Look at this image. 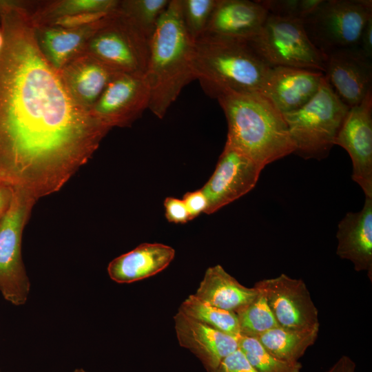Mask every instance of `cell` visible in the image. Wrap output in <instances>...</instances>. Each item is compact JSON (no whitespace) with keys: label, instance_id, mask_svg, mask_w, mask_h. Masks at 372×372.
Instances as JSON below:
<instances>
[{"label":"cell","instance_id":"obj_30","mask_svg":"<svg viewBox=\"0 0 372 372\" xmlns=\"http://www.w3.org/2000/svg\"><path fill=\"white\" fill-rule=\"evenodd\" d=\"M322 0H260L269 14L303 21Z\"/></svg>","mask_w":372,"mask_h":372},{"label":"cell","instance_id":"obj_38","mask_svg":"<svg viewBox=\"0 0 372 372\" xmlns=\"http://www.w3.org/2000/svg\"><path fill=\"white\" fill-rule=\"evenodd\" d=\"M3 37L1 30L0 28V52L3 47Z\"/></svg>","mask_w":372,"mask_h":372},{"label":"cell","instance_id":"obj_27","mask_svg":"<svg viewBox=\"0 0 372 372\" xmlns=\"http://www.w3.org/2000/svg\"><path fill=\"white\" fill-rule=\"evenodd\" d=\"M238 344V349L258 372L301 371L302 366L300 362L290 363L276 358L256 338L240 335Z\"/></svg>","mask_w":372,"mask_h":372},{"label":"cell","instance_id":"obj_34","mask_svg":"<svg viewBox=\"0 0 372 372\" xmlns=\"http://www.w3.org/2000/svg\"><path fill=\"white\" fill-rule=\"evenodd\" d=\"M182 200L187 209L190 220H193L202 213L205 214L208 202L200 189L185 193Z\"/></svg>","mask_w":372,"mask_h":372},{"label":"cell","instance_id":"obj_8","mask_svg":"<svg viewBox=\"0 0 372 372\" xmlns=\"http://www.w3.org/2000/svg\"><path fill=\"white\" fill-rule=\"evenodd\" d=\"M371 17V0H322L302 23L312 43L327 55L358 46Z\"/></svg>","mask_w":372,"mask_h":372},{"label":"cell","instance_id":"obj_14","mask_svg":"<svg viewBox=\"0 0 372 372\" xmlns=\"http://www.w3.org/2000/svg\"><path fill=\"white\" fill-rule=\"evenodd\" d=\"M371 61L358 46L327 54L324 78L339 99L350 108L360 103L372 92Z\"/></svg>","mask_w":372,"mask_h":372},{"label":"cell","instance_id":"obj_32","mask_svg":"<svg viewBox=\"0 0 372 372\" xmlns=\"http://www.w3.org/2000/svg\"><path fill=\"white\" fill-rule=\"evenodd\" d=\"M167 220L174 224H185L191 220L187 209L182 199L169 196L164 200Z\"/></svg>","mask_w":372,"mask_h":372},{"label":"cell","instance_id":"obj_36","mask_svg":"<svg viewBox=\"0 0 372 372\" xmlns=\"http://www.w3.org/2000/svg\"><path fill=\"white\" fill-rule=\"evenodd\" d=\"M14 194V189L0 183V221L8 209Z\"/></svg>","mask_w":372,"mask_h":372},{"label":"cell","instance_id":"obj_31","mask_svg":"<svg viewBox=\"0 0 372 372\" xmlns=\"http://www.w3.org/2000/svg\"><path fill=\"white\" fill-rule=\"evenodd\" d=\"M110 12H85L69 16H64L55 19L43 25L58 26L64 28H81L89 25L101 20Z\"/></svg>","mask_w":372,"mask_h":372},{"label":"cell","instance_id":"obj_29","mask_svg":"<svg viewBox=\"0 0 372 372\" xmlns=\"http://www.w3.org/2000/svg\"><path fill=\"white\" fill-rule=\"evenodd\" d=\"M218 0H180L184 25L194 41L202 37Z\"/></svg>","mask_w":372,"mask_h":372},{"label":"cell","instance_id":"obj_18","mask_svg":"<svg viewBox=\"0 0 372 372\" xmlns=\"http://www.w3.org/2000/svg\"><path fill=\"white\" fill-rule=\"evenodd\" d=\"M57 72L72 100L87 112L118 73L85 52L71 59Z\"/></svg>","mask_w":372,"mask_h":372},{"label":"cell","instance_id":"obj_2","mask_svg":"<svg viewBox=\"0 0 372 372\" xmlns=\"http://www.w3.org/2000/svg\"><path fill=\"white\" fill-rule=\"evenodd\" d=\"M145 77L150 90L149 108L163 118L185 86L196 79L195 41L181 16L180 0H170L149 41Z\"/></svg>","mask_w":372,"mask_h":372},{"label":"cell","instance_id":"obj_6","mask_svg":"<svg viewBox=\"0 0 372 372\" xmlns=\"http://www.w3.org/2000/svg\"><path fill=\"white\" fill-rule=\"evenodd\" d=\"M149 41L136 24L117 8L102 19L83 52L118 73L145 75Z\"/></svg>","mask_w":372,"mask_h":372},{"label":"cell","instance_id":"obj_20","mask_svg":"<svg viewBox=\"0 0 372 372\" xmlns=\"http://www.w3.org/2000/svg\"><path fill=\"white\" fill-rule=\"evenodd\" d=\"M175 250L161 243H143L112 260L107 272L118 283H131L153 276L173 260Z\"/></svg>","mask_w":372,"mask_h":372},{"label":"cell","instance_id":"obj_9","mask_svg":"<svg viewBox=\"0 0 372 372\" xmlns=\"http://www.w3.org/2000/svg\"><path fill=\"white\" fill-rule=\"evenodd\" d=\"M35 201L14 189L8 209L0 221V291L14 305L25 303L30 284L21 258L22 232Z\"/></svg>","mask_w":372,"mask_h":372},{"label":"cell","instance_id":"obj_4","mask_svg":"<svg viewBox=\"0 0 372 372\" xmlns=\"http://www.w3.org/2000/svg\"><path fill=\"white\" fill-rule=\"evenodd\" d=\"M194 73L209 97L260 92L271 68L245 41L203 36L195 41Z\"/></svg>","mask_w":372,"mask_h":372},{"label":"cell","instance_id":"obj_10","mask_svg":"<svg viewBox=\"0 0 372 372\" xmlns=\"http://www.w3.org/2000/svg\"><path fill=\"white\" fill-rule=\"evenodd\" d=\"M264 166L227 141L215 170L200 189L211 214L249 192L256 185Z\"/></svg>","mask_w":372,"mask_h":372},{"label":"cell","instance_id":"obj_19","mask_svg":"<svg viewBox=\"0 0 372 372\" xmlns=\"http://www.w3.org/2000/svg\"><path fill=\"white\" fill-rule=\"evenodd\" d=\"M337 255L351 261L357 271H366L372 280V198L365 197L359 211L348 212L336 232Z\"/></svg>","mask_w":372,"mask_h":372},{"label":"cell","instance_id":"obj_33","mask_svg":"<svg viewBox=\"0 0 372 372\" xmlns=\"http://www.w3.org/2000/svg\"><path fill=\"white\" fill-rule=\"evenodd\" d=\"M214 372H258L240 349L227 356Z\"/></svg>","mask_w":372,"mask_h":372},{"label":"cell","instance_id":"obj_39","mask_svg":"<svg viewBox=\"0 0 372 372\" xmlns=\"http://www.w3.org/2000/svg\"><path fill=\"white\" fill-rule=\"evenodd\" d=\"M74 372H88L85 370H84L83 369L81 368V369H76Z\"/></svg>","mask_w":372,"mask_h":372},{"label":"cell","instance_id":"obj_22","mask_svg":"<svg viewBox=\"0 0 372 372\" xmlns=\"http://www.w3.org/2000/svg\"><path fill=\"white\" fill-rule=\"evenodd\" d=\"M256 286L247 287L220 265L207 269L194 294L200 300L218 308L236 313L257 295Z\"/></svg>","mask_w":372,"mask_h":372},{"label":"cell","instance_id":"obj_17","mask_svg":"<svg viewBox=\"0 0 372 372\" xmlns=\"http://www.w3.org/2000/svg\"><path fill=\"white\" fill-rule=\"evenodd\" d=\"M269 12L260 1L218 0L203 36L249 41Z\"/></svg>","mask_w":372,"mask_h":372},{"label":"cell","instance_id":"obj_13","mask_svg":"<svg viewBox=\"0 0 372 372\" xmlns=\"http://www.w3.org/2000/svg\"><path fill=\"white\" fill-rule=\"evenodd\" d=\"M352 163L351 177L372 198V92L351 107L335 140Z\"/></svg>","mask_w":372,"mask_h":372},{"label":"cell","instance_id":"obj_26","mask_svg":"<svg viewBox=\"0 0 372 372\" xmlns=\"http://www.w3.org/2000/svg\"><path fill=\"white\" fill-rule=\"evenodd\" d=\"M256 287L258 289L256 297L236 313L241 335L252 338H256L270 329L278 327L265 293Z\"/></svg>","mask_w":372,"mask_h":372},{"label":"cell","instance_id":"obj_7","mask_svg":"<svg viewBox=\"0 0 372 372\" xmlns=\"http://www.w3.org/2000/svg\"><path fill=\"white\" fill-rule=\"evenodd\" d=\"M248 43L271 67L324 72L327 55L312 43L302 21L269 14L259 32Z\"/></svg>","mask_w":372,"mask_h":372},{"label":"cell","instance_id":"obj_5","mask_svg":"<svg viewBox=\"0 0 372 372\" xmlns=\"http://www.w3.org/2000/svg\"><path fill=\"white\" fill-rule=\"evenodd\" d=\"M349 109L324 76L318 92L307 103L282 114L295 145L294 154L304 159L327 158Z\"/></svg>","mask_w":372,"mask_h":372},{"label":"cell","instance_id":"obj_21","mask_svg":"<svg viewBox=\"0 0 372 372\" xmlns=\"http://www.w3.org/2000/svg\"><path fill=\"white\" fill-rule=\"evenodd\" d=\"M103 19L89 25L76 28L34 25L38 46L45 59L59 71L71 59L83 53L88 39Z\"/></svg>","mask_w":372,"mask_h":372},{"label":"cell","instance_id":"obj_16","mask_svg":"<svg viewBox=\"0 0 372 372\" xmlns=\"http://www.w3.org/2000/svg\"><path fill=\"white\" fill-rule=\"evenodd\" d=\"M179 344L193 353L207 372L238 349V338L196 321L180 311L174 317Z\"/></svg>","mask_w":372,"mask_h":372},{"label":"cell","instance_id":"obj_35","mask_svg":"<svg viewBox=\"0 0 372 372\" xmlns=\"http://www.w3.org/2000/svg\"><path fill=\"white\" fill-rule=\"evenodd\" d=\"M358 48L370 59H372V17L366 21L360 37Z\"/></svg>","mask_w":372,"mask_h":372},{"label":"cell","instance_id":"obj_3","mask_svg":"<svg viewBox=\"0 0 372 372\" xmlns=\"http://www.w3.org/2000/svg\"><path fill=\"white\" fill-rule=\"evenodd\" d=\"M225 115L226 141L265 166L295 152L283 115L260 92H229L217 99Z\"/></svg>","mask_w":372,"mask_h":372},{"label":"cell","instance_id":"obj_23","mask_svg":"<svg viewBox=\"0 0 372 372\" xmlns=\"http://www.w3.org/2000/svg\"><path fill=\"white\" fill-rule=\"evenodd\" d=\"M318 332L319 329L295 330L278 327L256 338L276 358L296 363L306 350L315 343Z\"/></svg>","mask_w":372,"mask_h":372},{"label":"cell","instance_id":"obj_15","mask_svg":"<svg viewBox=\"0 0 372 372\" xmlns=\"http://www.w3.org/2000/svg\"><path fill=\"white\" fill-rule=\"evenodd\" d=\"M324 76L320 71L271 67L260 92L284 114L307 103L318 92Z\"/></svg>","mask_w":372,"mask_h":372},{"label":"cell","instance_id":"obj_12","mask_svg":"<svg viewBox=\"0 0 372 372\" xmlns=\"http://www.w3.org/2000/svg\"><path fill=\"white\" fill-rule=\"evenodd\" d=\"M149 101L145 75L117 73L90 112L110 128L128 127L149 108Z\"/></svg>","mask_w":372,"mask_h":372},{"label":"cell","instance_id":"obj_28","mask_svg":"<svg viewBox=\"0 0 372 372\" xmlns=\"http://www.w3.org/2000/svg\"><path fill=\"white\" fill-rule=\"evenodd\" d=\"M170 0H123L118 10L131 19L150 39Z\"/></svg>","mask_w":372,"mask_h":372},{"label":"cell","instance_id":"obj_37","mask_svg":"<svg viewBox=\"0 0 372 372\" xmlns=\"http://www.w3.org/2000/svg\"><path fill=\"white\" fill-rule=\"evenodd\" d=\"M355 364L347 355L341 356L334 364L324 372H355Z\"/></svg>","mask_w":372,"mask_h":372},{"label":"cell","instance_id":"obj_11","mask_svg":"<svg viewBox=\"0 0 372 372\" xmlns=\"http://www.w3.org/2000/svg\"><path fill=\"white\" fill-rule=\"evenodd\" d=\"M266 296L279 327L288 329H319L318 311L301 279L285 273L256 284Z\"/></svg>","mask_w":372,"mask_h":372},{"label":"cell","instance_id":"obj_1","mask_svg":"<svg viewBox=\"0 0 372 372\" xmlns=\"http://www.w3.org/2000/svg\"><path fill=\"white\" fill-rule=\"evenodd\" d=\"M0 183L59 191L111 129L79 107L41 53L25 1L0 0Z\"/></svg>","mask_w":372,"mask_h":372},{"label":"cell","instance_id":"obj_24","mask_svg":"<svg viewBox=\"0 0 372 372\" xmlns=\"http://www.w3.org/2000/svg\"><path fill=\"white\" fill-rule=\"evenodd\" d=\"M118 0H58L29 3L27 6L34 25L45 24L59 17L85 12H110L116 10Z\"/></svg>","mask_w":372,"mask_h":372},{"label":"cell","instance_id":"obj_25","mask_svg":"<svg viewBox=\"0 0 372 372\" xmlns=\"http://www.w3.org/2000/svg\"><path fill=\"white\" fill-rule=\"evenodd\" d=\"M178 311L187 316L226 334L241 335L238 319L235 312L211 305L194 294L189 296Z\"/></svg>","mask_w":372,"mask_h":372}]
</instances>
